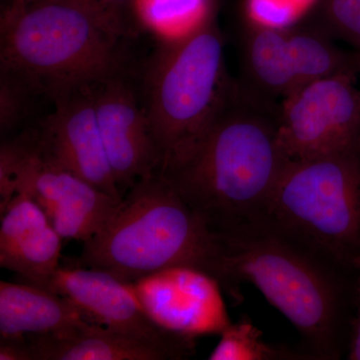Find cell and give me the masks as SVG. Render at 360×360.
Here are the masks:
<instances>
[{
	"mask_svg": "<svg viewBox=\"0 0 360 360\" xmlns=\"http://www.w3.org/2000/svg\"><path fill=\"white\" fill-rule=\"evenodd\" d=\"M90 321L65 296L25 283H0V336L68 335Z\"/></svg>",
	"mask_w": 360,
	"mask_h": 360,
	"instance_id": "15",
	"label": "cell"
},
{
	"mask_svg": "<svg viewBox=\"0 0 360 360\" xmlns=\"http://www.w3.org/2000/svg\"><path fill=\"white\" fill-rule=\"evenodd\" d=\"M139 32L97 0H7L0 70L53 101L127 68L124 42Z\"/></svg>",
	"mask_w": 360,
	"mask_h": 360,
	"instance_id": "3",
	"label": "cell"
},
{
	"mask_svg": "<svg viewBox=\"0 0 360 360\" xmlns=\"http://www.w3.org/2000/svg\"><path fill=\"white\" fill-rule=\"evenodd\" d=\"M0 359L30 360L25 338H1L0 341Z\"/></svg>",
	"mask_w": 360,
	"mask_h": 360,
	"instance_id": "21",
	"label": "cell"
},
{
	"mask_svg": "<svg viewBox=\"0 0 360 360\" xmlns=\"http://www.w3.org/2000/svg\"><path fill=\"white\" fill-rule=\"evenodd\" d=\"M264 214L349 271L360 264V139L290 161Z\"/></svg>",
	"mask_w": 360,
	"mask_h": 360,
	"instance_id": "6",
	"label": "cell"
},
{
	"mask_svg": "<svg viewBox=\"0 0 360 360\" xmlns=\"http://www.w3.org/2000/svg\"><path fill=\"white\" fill-rule=\"evenodd\" d=\"M210 0L200 20L162 39L139 80L142 103L167 165L184 153L212 115L226 80L224 39Z\"/></svg>",
	"mask_w": 360,
	"mask_h": 360,
	"instance_id": "5",
	"label": "cell"
},
{
	"mask_svg": "<svg viewBox=\"0 0 360 360\" xmlns=\"http://www.w3.org/2000/svg\"><path fill=\"white\" fill-rule=\"evenodd\" d=\"M239 79L259 96L281 103L304 85L335 75H360V52L302 22L288 28L246 21L238 32Z\"/></svg>",
	"mask_w": 360,
	"mask_h": 360,
	"instance_id": "7",
	"label": "cell"
},
{
	"mask_svg": "<svg viewBox=\"0 0 360 360\" xmlns=\"http://www.w3.org/2000/svg\"><path fill=\"white\" fill-rule=\"evenodd\" d=\"M345 359L360 360V264L355 271L354 315Z\"/></svg>",
	"mask_w": 360,
	"mask_h": 360,
	"instance_id": "20",
	"label": "cell"
},
{
	"mask_svg": "<svg viewBox=\"0 0 360 360\" xmlns=\"http://www.w3.org/2000/svg\"><path fill=\"white\" fill-rule=\"evenodd\" d=\"M210 0H135L134 13L142 30H153L165 37L177 15L187 9L205 8Z\"/></svg>",
	"mask_w": 360,
	"mask_h": 360,
	"instance_id": "19",
	"label": "cell"
},
{
	"mask_svg": "<svg viewBox=\"0 0 360 360\" xmlns=\"http://www.w3.org/2000/svg\"><path fill=\"white\" fill-rule=\"evenodd\" d=\"M49 290L65 296L85 317L103 328L168 347L193 352V336L161 328L149 316L134 283L104 270L59 267Z\"/></svg>",
	"mask_w": 360,
	"mask_h": 360,
	"instance_id": "11",
	"label": "cell"
},
{
	"mask_svg": "<svg viewBox=\"0 0 360 360\" xmlns=\"http://www.w3.org/2000/svg\"><path fill=\"white\" fill-rule=\"evenodd\" d=\"M14 193L32 196L63 239L89 240L117 210V200L71 172L45 150L37 127L11 137Z\"/></svg>",
	"mask_w": 360,
	"mask_h": 360,
	"instance_id": "8",
	"label": "cell"
},
{
	"mask_svg": "<svg viewBox=\"0 0 360 360\" xmlns=\"http://www.w3.org/2000/svg\"><path fill=\"white\" fill-rule=\"evenodd\" d=\"M354 75L321 78L281 103L279 141L290 161L312 160L360 139V87Z\"/></svg>",
	"mask_w": 360,
	"mask_h": 360,
	"instance_id": "9",
	"label": "cell"
},
{
	"mask_svg": "<svg viewBox=\"0 0 360 360\" xmlns=\"http://www.w3.org/2000/svg\"><path fill=\"white\" fill-rule=\"evenodd\" d=\"M229 291L250 283L291 322L314 360L347 355L355 274L269 215L219 232Z\"/></svg>",
	"mask_w": 360,
	"mask_h": 360,
	"instance_id": "2",
	"label": "cell"
},
{
	"mask_svg": "<svg viewBox=\"0 0 360 360\" xmlns=\"http://www.w3.org/2000/svg\"><path fill=\"white\" fill-rule=\"evenodd\" d=\"M52 103L54 110L37 127L45 150L92 186L123 200L101 139L91 84L70 90Z\"/></svg>",
	"mask_w": 360,
	"mask_h": 360,
	"instance_id": "12",
	"label": "cell"
},
{
	"mask_svg": "<svg viewBox=\"0 0 360 360\" xmlns=\"http://www.w3.org/2000/svg\"><path fill=\"white\" fill-rule=\"evenodd\" d=\"M279 117L281 103L229 75L193 143L158 172L217 233L255 219L290 162Z\"/></svg>",
	"mask_w": 360,
	"mask_h": 360,
	"instance_id": "1",
	"label": "cell"
},
{
	"mask_svg": "<svg viewBox=\"0 0 360 360\" xmlns=\"http://www.w3.org/2000/svg\"><path fill=\"white\" fill-rule=\"evenodd\" d=\"M63 239L39 203L18 194L1 212L0 265L22 283L49 290L60 267Z\"/></svg>",
	"mask_w": 360,
	"mask_h": 360,
	"instance_id": "13",
	"label": "cell"
},
{
	"mask_svg": "<svg viewBox=\"0 0 360 360\" xmlns=\"http://www.w3.org/2000/svg\"><path fill=\"white\" fill-rule=\"evenodd\" d=\"M0 131L13 134L27 118L33 98L40 96L22 78L0 70Z\"/></svg>",
	"mask_w": 360,
	"mask_h": 360,
	"instance_id": "18",
	"label": "cell"
},
{
	"mask_svg": "<svg viewBox=\"0 0 360 360\" xmlns=\"http://www.w3.org/2000/svg\"><path fill=\"white\" fill-rule=\"evenodd\" d=\"M97 1L105 4L106 6L110 7L116 13H120L134 26L137 32L141 33L142 28L134 13L135 0H97Z\"/></svg>",
	"mask_w": 360,
	"mask_h": 360,
	"instance_id": "22",
	"label": "cell"
},
{
	"mask_svg": "<svg viewBox=\"0 0 360 360\" xmlns=\"http://www.w3.org/2000/svg\"><path fill=\"white\" fill-rule=\"evenodd\" d=\"M212 360H314L304 348L269 343L248 319L229 324L221 330Z\"/></svg>",
	"mask_w": 360,
	"mask_h": 360,
	"instance_id": "16",
	"label": "cell"
},
{
	"mask_svg": "<svg viewBox=\"0 0 360 360\" xmlns=\"http://www.w3.org/2000/svg\"><path fill=\"white\" fill-rule=\"evenodd\" d=\"M97 122L120 191L160 169L162 153L156 141L139 82L127 68L91 84Z\"/></svg>",
	"mask_w": 360,
	"mask_h": 360,
	"instance_id": "10",
	"label": "cell"
},
{
	"mask_svg": "<svg viewBox=\"0 0 360 360\" xmlns=\"http://www.w3.org/2000/svg\"><path fill=\"white\" fill-rule=\"evenodd\" d=\"M25 341L30 360H167L191 354L181 348L116 333L94 322L68 335H27Z\"/></svg>",
	"mask_w": 360,
	"mask_h": 360,
	"instance_id": "14",
	"label": "cell"
},
{
	"mask_svg": "<svg viewBox=\"0 0 360 360\" xmlns=\"http://www.w3.org/2000/svg\"><path fill=\"white\" fill-rule=\"evenodd\" d=\"M300 22L360 52V0H317Z\"/></svg>",
	"mask_w": 360,
	"mask_h": 360,
	"instance_id": "17",
	"label": "cell"
},
{
	"mask_svg": "<svg viewBox=\"0 0 360 360\" xmlns=\"http://www.w3.org/2000/svg\"><path fill=\"white\" fill-rule=\"evenodd\" d=\"M77 262L129 283L163 270L191 269L229 290L219 234L158 172L127 191L111 219L84 243Z\"/></svg>",
	"mask_w": 360,
	"mask_h": 360,
	"instance_id": "4",
	"label": "cell"
}]
</instances>
